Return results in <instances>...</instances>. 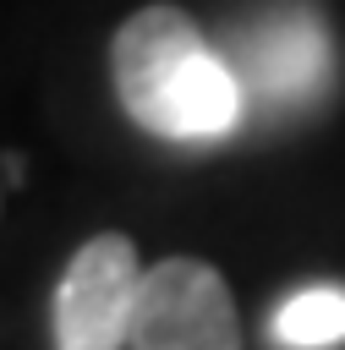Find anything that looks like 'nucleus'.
I'll return each mask as SVG.
<instances>
[{
	"mask_svg": "<svg viewBox=\"0 0 345 350\" xmlns=\"http://www.w3.org/2000/svg\"><path fill=\"white\" fill-rule=\"evenodd\" d=\"M126 350H241L235 295L214 262L164 257L142 273Z\"/></svg>",
	"mask_w": 345,
	"mask_h": 350,
	"instance_id": "nucleus-2",
	"label": "nucleus"
},
{
	"mask_svg": "<svg viewBox=\"0 0 345 350\" xmlns=\"http://www.w3.org/2000/svg\"><path fill=\"white\" fill-rule=\"evenodd\" d=\"M142 273L131 235L104 230L82 241L55 284V350H126Z\"/></svg>",
	"mask_w": 345,
	"mask_h": 350,
	"instance_id": "nucleus-3",
	"label": "nucleus"
},
{
	"mask_svg": "<svg viewBox=\"0 0 345 350\" xmlns=\"http://www.w3.org/2000/svg\"><path fill=\"white\" fill-rule=\"evenodd\" d=\"M235 55H241V93L252 88L268 104H312L329 88V33L312 11L301 5H279L274 16L252 22L246 33H235Z\"/></svg>",
	"mask_w": 345,
	"mask_h": 350,
	"instance_id": "nucleus-4",
	"label": "nucleus"
},
{
	"mask_svg": "<svg viewBox=\"0 0 345 350\" xmlns=\"http://www.w3.org/2000/svg\"><path fill=\"white\" fill-rule=\"evenodd\" d=\"M274 345L279 350H334V345H345V290L312 284V290L290 295L274 312Z\"/></svg>",
	"mask_w": 345,
	"mask_h": 350,
	"instance_id": "nucleus-5",
	"label": "nucleus"
},
{
	"mask_svg": "<svg viewBox=\"0 0 345 350\" xmlns=\"http://www.w3.org/2000/svg\"><path fill=\"white\" fill-rule=\"evenodd\" d=\"M110 77L120 109L170 142H208L235 131L246 93L230 60L208 49L181 5H142L110 38Z\"/></svg>",
	"mask_w": 345,
	"mask_h": 350,
	"instance_id": "nucleus-1",
	"label": "nucleus"
}]
</instances>
